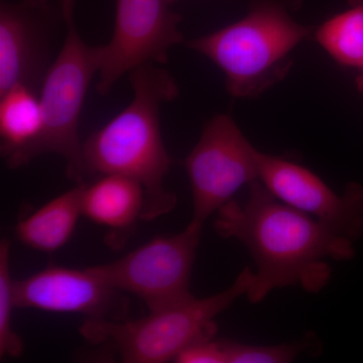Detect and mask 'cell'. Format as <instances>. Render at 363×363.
Instances as JSON below:
<instances>
[{
    "label": "cell",
    "instance_id": "cell-11",
    "mask_svg": "<svg viewBox=\"0 0 363 363\" xmlns=\"http://www.w3.org/2000/svg\"><path fill=\"white\" fill-rule=\"evenodd\" d=\"M104 281L94 267L51 266L16 281L18 308L60 314H81L87 319L123 320L125 298Z\"/></svg>",
    "mask_w": 363,
    "mask_h": 363
},
{
    "label": "cell",
    "instance_id": "cell-5",
    "mask_svg": "<svg viewBox=\"0 0 363 363\" xmlns=\"http://www.w3.org/2000/svg\"><path fill=\"white\" fill-rule=\"evenodd\" d=\"M74 7L75 0H62L65 40L40 87L43 130L33 159L59 155L66 161L67 177L80 184L85 183L86 175L79 121L91 81L99 72L100 57L99 45L91 47L81 37Z\"/></svg>",
    "mask_w": 363,
    "mask_h": 363
},
{
    "label": "cell",
    "instance_id": "cell-1",
    "mask_svg": "<svg viewBox=\"0 0 363 363\" xmlns=\"http://www.w3.org/2000/svg\"><path fill=\"white\" fill-rule=\"evenodd\" d=\"M213 226L221 238L240 241L255 260L257 271L247 294L252 304L286 286L319 293L331 279L328 260L355 257L354 243L279 201L259 180L250 184L247 201L223 205Z\"/></svg>",
    "mask_w": 363,
    "mask_h": 363
},
{
    "label": "cell",
    "instance_id": "cell-6",
    "mask_svg": "<svg viewBox=\"0 0 363 363\" xmlns=\"http://www.w3.org/2000/svg\"><path fill=\"white\" fill-rule=\"evenodd\" d=\"M259 152L233 117L214 116L184 161L193 196L189 225L202 230L205 221L243 186L259 180Z\"/></svg>",
    "mask_w": 363,
    "mask_h": 363
},
{
    "label": "cell",
    "instance_id": "cell-8",
    "mask_svg": "<svg viewBox=\"0 0 363 363\" xmlns=\"http://www.w3.org/2000/svg\"><path fill=\"white\" fill-rule=\"evenodd\" d=\"M175 0H116L113 35L99 45V94H108L124 74L136 67L164 65L174 45L184 43L181 16L172 9Z\"/></svg>",
    "mask_w": 363,
    "mask_h": 363
},
{
    "label": "cell",
    "instance_id": "cell-18",
    "mask_svg": "<svg viewBox=\"0 0 363 363\" xmlns=\"http://www.w3.org/2000/svg\"><path fill=\"white\" fill-rule=\"evenodd\" d=\"M177 363H228L225 340H216L215 335L205 336L190 344L177 355Z\"/></svg>",
    "mask_w": 363,
    "mask_h": 363
},
{
    "label": "cell",
    "instance_id": "cell-14",
    "mask_svg": "<svg viewBox=\"0 0 363 363\" xmlns=\"http://www.w3.org/2000/svg\"><path fill=\"white\" fill-rule=\"evenodd\" d=\"M85 183L54 198L18 222L16 235L28 247L45 253L58 252L71 240L82 216Z\"/></svg>",
    "mask_w": 363,
    "mask_h": 363
},
{
    "label": "cell",
    "instance_id": "cell-4",
    "mask_svg": "<svg viewBox=\"0 0 363 363\" xmlns=\"http://www.w3.org/2000/svg\"><path fill=\"white\" fill-rule=\"evenodd\" d=\"M253 274L250 267H245L233 285L221 293L202 298L193 296L150 312L142 319H87L81 326V335L90 343L111 346L124 362H174L190 344L216 334L215 318L238 298L247 296Z\"/></svg>",
    "mask_w": 363,
    "mask_h": 363
},
{
    "label": "cell",
    "instance_id": "cell-2",
    "mask_svg": "<svg viewBox=\"0 0 363 363\" xmlns=\"http://www.w3.org/2000/svg\"><path fill=\"white\" fill-rule=\"evenodd\" d=\"M133 91L130 104L83 143L85 175H119L138 182L145 191L142 220L171 212L177 197L164 186L171 168L161 133L162 104L180 94L166 69L149 63L128 73Z\"/></svg>",
    "mask_w": 363,
    "mask_h": 363
},
{
    "label": "cell",
    "instance_id": "cell-13",
    "mask_svg": "<svg viewBox=\"0 0 363 363\" xmlns=\"http://www.w3.org/2000/svg\"><path fill=\"white\" fill-rule=\"evenodd\" d=\"M42 130L39 93L18 86L0 95V150L9 168H21L33 161Z\"/></svg>",
    "mask_w": 363,
    "mask_h": 363
},
{
    "label": "cell",
    "instance_id": "cell-10",
    "mask_svg": "<svg viewBox=\"0 0 363 363\" xmlns=\"http://www.w3.org/2000/svg\"><path fill=\"white\" fill-rule=\"evenodd\" d=\"M49 4L1 2L0 95L18 86L40 93L49 71L58 21Z\"/></svg>",
    "mask_w": 363,
    "mask_h": 363
},
{
    "label": "cell",
    "instance_id": "cell-16",
    "mask_svg": "<svg viewBox=\"0 0 363 363\" xmlns=\"http://www.w3.org/2000/svg\"><path fill=\"white\" fill-rule=\"evenodd\" d=\"M14 281L11 271V243L7 240L0 242V358L20 357L23 352V342L14 331L13 315L16 309Z\"/></svg>",
    "mask_w": 363,
    "mask_h": 363
},
{
    "label": "cell",
    "instance_id": "cell-20",
    "mask_svg": "<svg viewBox=\"0 0 363 363\" xmlns=\"http://www.w3.org/2000/svg\"><path fill=\"white\" fill-rule=\"evenodd\" d=\"M30 4H35V6H45L50 4V0H28Z\"/></svg>",
    "mask_w": 363,
    "mask_h": 363
},
{
    "label": "cell",
    "instance_id": "cell-3",
    "mask_svg": "<svg viewBox=\"0 0 363 363\" xmlns=\"http://www.w3.org/2000/svg\"><path fill=\"white\" fill-rule=\"evenodd\" d=\"M311 30L285 7L262 2L245 18L186 45L213 62L235 98H255L278 84L292 66L291 55Z\"/></svg>",
    "mask_w": 363,
    "mask_h": 363
},
{
    "label": "cell",
    "instance_id": "cell-7",
    "mask_svg": "<svg viewBox=\"0 0 363 363\" xmlns=\"http://www.w3.org/2000/svg\"><path fill=\"white\" fill-rule=\"evenodd\" d=\"M201 233L188 224L176 235L157 236L121 259L93 267L112 288L157 311L193 297L191 274Z\"/></svg>",
    "mask_w": 363,
    "mask_h": 363
},
{
    "label": "cell",
    "instance_id": "cell-19",
    "mask_svg": "<svg viewBox=\"0 0 363 363\" xmlns=\"http://www.w3.org/2000/svg\"><path fill=\"white\" fill-rule=\"evenodd\" d=\"M358 69L360 70V74L357 79V84L358 89H359L360 92L363 93V61L360 66L358 67Z\"/></svg>",
    "mask_w": 363,
    "mask_h": 363
},
{
    "label": "cell",
    "instance_id": "cell-17",
    "mask_svg": "<svg viewBox=\"0 0 363 363\" xmlns=\"http://www.w3.org/2000/svg\"><path fill=\"white\" fill-rule=\"evenodd\" d=\"M228 363H289L300 355L320 352V343L313 334L295 342L277 345H250L226 341Z\"/></svg>",
    "mask_w": 363,
    "mask_h": 363
},
{
    "label": "cell",
    "instance_id": "cell-15",
    "mask_svg": "<svg viewBox=\"0 0 363 363\" xmlns=\"http://www.w3.org/2000/svg\"><path fill=\"white\" fill-rule=\"evenodd\" d=\"M350 4V9L322 23L315 38L340 65L358 68L363 61V0Z\"/></svg>",
    "mask_w": 363,
    "mask_h": 363
},
{
    "label": "cell",
    "instance_id": "cell-9",
    "mask_svg": "<svg viewBox=\"0 0 363 363\" xmlns=\"http://www.w3.org/2000/svg\"><path fill=\"white\" fill-rule=\"evenodd\" d=\"M259 180L279 201L309 215L351 242L363 238V186L351 182L341 194L316 174L285 157L259 152Z\"/></svg>",
    "mask_w": 363,
    "mask_h": 363
},
{
    "label": "cell",
    "instance_id": "cell-12",
    "mask_svg": "<svg viewBox=\"0 0 363 363\" xmlns=\"http://www.w3.org/2000/svg\"><path fill=\"white\" fill-rule=\"evenodd\" d=\"M143 207V188L126 177L104 175L83 188V216L108 229L111 238L133 229L142 219Z\"/></svg>",
    "mask_w": 363,
    "mask_h": 363
}]
</instances>
